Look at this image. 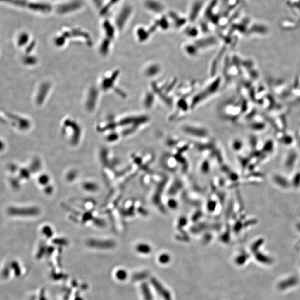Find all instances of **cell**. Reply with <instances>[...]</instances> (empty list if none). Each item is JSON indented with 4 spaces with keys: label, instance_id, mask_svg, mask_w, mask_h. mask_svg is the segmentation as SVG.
<instances>
[{
    "label": "cell",
    "instance_id": "6da1fadb",
    "mask_svg": "<svg viewBox=\"0 0 300 300\" xmlns=\"http://www.w3.org/2000/svg\"><path fill=\"white\" fill-rule=\"evenodd\" d=\"M116 277L120 281H124L127 277V273L122 269H120L117 271L116 272Z\"/></svg>",
    "mask_w": 300,
    "mask_h": 300
},
{
    "label": "cell",
    "instance_id": "7a4b0ae2",
    "mask_svg": "<svg viewBox=\"0 0 300 300\" xmlns=\"http://www.w3.org/2000/svg\"><path fill=\"white\" fill-rule=\"evenodd\" d=\"M142 291L145 299L146 300H151V296L150 294V291L149 289L148 286L146 284H143L142 285Z\"/></svg>",
    "mask_w": 300,
    "mask_h": 300
},
{
    "label": "cell",
    "instance_id": "3957f363",
    "mask_svg": "<svg viewBox=\"0 0 300 300\" xmlns=\"http://www.w3.org/2000/svg\"><path fill=\"white\" fill-rule=\"evenodd\" d=\"M137 249L139 252L141 253H143V254L148 253L150 251L149 247L146 246L145 245H139V246L137 247Z\"/></svg>",
    "mask_w": 300,
    "mask_h": 300
},
{
    "label": "cell",
    "instance_id": "277c9868",
    "mask_svg": "<svg viewBox=\"0 0 300 300\" xmlns=\"http://www.w3.org/2000/svg\"><path fill=\"white\" fill-rule=\"evenodd\" d=\"M170 261V257L167 255H162L160 257V261L162 263H166Z\"/></svg>",
    "mask_w": 300,
    "mask_h": 300
},
{
    "label": "cell",
    "instance_id": "5b68a950",
    "mask_svg": "<svg viewBox=\"0 0 300 300\" xmlns=\"http://www.w3.org/2000/svg\"><path fill=\"white\" fill-rule=\"evenodd\" d=\"M74 300H83V298L81 297H77L76 298H75V299Z\"/></svg>",
    "mask_w": 300,
    "mask_h": 300
}]
</instances>
